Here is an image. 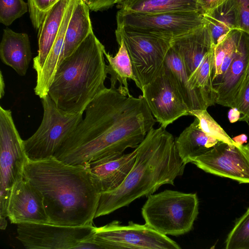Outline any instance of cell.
Wrapping results in <instances>:
<instances>
[{
  "label": "cell",
  "instance_id": "1",
  "mask_svg": "<svg viewBox=\"0 0 249 249\" xmlns=\"http://www.w3.org/2000/svg\"><path fill=\"white\" fill-rule=\"evenodd\" d=\"M85 116L53 157L64 162L85 164L136 148L156 120L142 95H125L106 88L87 106Z\"/></svg>",
  "mask_w": 249,
  "mask_h": 249
},
{
  "label": "cell",
  "instance_id": "2",
  "mask_svg": "<svg viewBox=\"0 0 249 249\" xmlns=\"http://www.w3.org/2000/svg\"><path fill=\"white\" fill-rule=\"evenodd\" d=\"M23 176L41 193L50 224L93 225L101 193L86 165L70 164L54 157L27 159Z\"/></svg>",
  "mask_w": 249,
  "mask_h": 249
},
{
  "label": "cell",
  "instance_id": "3",
  "mask_svg": "<svg viewBox=\"0 0 249 249\" xmlns=\"http://www.w3.org/2000/svg\"><path fill=\"white\" fill-rule=\"evenodd\" d=\"M135 161L117 188L101 193L95 218L148 196L164 184L174 185L186 164L178 155L175 139L165 128H152L136 148Z\"/></svg>",
  "mask_w": 249,
  "mask_h": 249
},
{
  "label": "cell",
  "instance_id": "4",
  "mask_svg": "<svg viewBox=\"0 0 249 249\" xmlns=\"http://www.w3.org/2000/svg\"><path fill=\"white\" fill-rule=\"evenodd\" d=\"M105 50L92 31L63 59L48 94L59 108L70 113H84L89 104L106 88Z\"/></svg>",
  "mask_w": 249,
  "mask_h": 249
},
{
  "label": "cell",
  "instance_id": "5",
  "mask_svg": "<svg viewBox=\"0 0 249 249\" xmlns=\"http://www.w3.org/2000/svg\"><path fill=\"white\" fill-rule=\"evenodd\" d=\"M171 46L182 59L192 88L204 108L216 104L213 82L214 44L209 29L203 25L173 39Z\"/></svg>",
  "mask_w": 249,
  "mask_h": 249
},
{
  "label": "cell",
  "instance_id": "6",
  "mask_svg": "<svg viewBox=\"0 0 249 249\" xmlns=\"http://www.w3.org/2000/svg\"><path fill=\"white\" fill-rule=\"evenodd\" d=\"M198 206L196 194L165 190L148 196L142 214L145 224L157 231L179 236L192 230Z\"/></svg>",
  "mask_w": 249,
  "mask_h": 249
},
{
  "label": "cell",
  "instance_id": "7",
  "mask_svg": "<svg viewBox=\"0 0 249 249\" xmlns=\"http://www.w3.org/2000/svg\"><path fill=\"white\" fill-rule=\"evenodd\" d=\"M41 99V123L36 132L23 141L26 154L31 160L53 157L83 117V113H70L59 108L48 94Z\"/></svg>",
  "mask_w": 249,
  "mask_h": 249
},
{
  "label": "cell",
  "instance_id": "8",
  "mask_svg": "<svg viewBox=\"0 0 249 249\" xmlns=\"http://www.w3.org/2000/svg\"><path fill=\"white\" fill-rule=\"evenodd\" d=\"M23 141L14 122L12 112L0 107V228L5 230L9 197L13 186L23 176L27 160Z\"/></svg>",
  "mask_w": 249,
  "mask_h": 249
},
{
  "label": "cell",
  "instance_id": "9",
  "mask_svg": "<svg viewBox=\"0 0 249 249\" xmlns=\"http://www.w3.org/2000/svg\"><path fill=\"white\" fill-rule=\"evenodd\" d=\"M116 41L124 43L132 64L135 83L142 90L160 72L172 40L117 26Z\"/></svg>",
  "mask_w": 249,
  "mask_h": 249
},
{
  "label": "cell",
  "instance_id": "10",
  "mask_svg": "<svg viewBox=\"0 0 249 249\" xmlns=\"http://www.w3.org/2000/svg\"><path fill=\"white\" fill-rule=\"evenodd\" d=\"M117 25L130 31L152 35L172 40L205 24L198 11L142 13L119 10Z\"/></svg>",
  "mask_w": 249,
  "mask_h": 249
},
{
  "label": "cell",
  "instance_id": "11",
  "mask_svg": "<svg viewBox=\"0 0 249 249\" xmlns=\"http://www.w3.org/2000/svg\"><path fill=\"white\" fill-rule=\"evenodd\" d=\"M92 242L95 249H180L179 245L146 224L129 221L123 225L114 220L96 227Z\"/></svg>",
  "mask_w": 249,
  "mask_h": 249
},
{
  "label": "cell",
  "instance_id": "12",
  "mask_svg": "<svg viewBox=\"0 0 249 249\" xmlns=\"http://www.w3.org/2000/svg\"><path fill=\"white\" fill-rule=\"evenodd\" d=\"M93 225L66 226L42 223L17 224V238L28 249H77L92 238Z\"/></svg>",
  "mask_w": 249,
  "mask_h": 249
},
{
  "label": "cell",
  "instance_id": "13",
  "mask_svg": "<svg viewBox=\"0 0 249 249\" xmlns=\"http://www.w3.org/2000/svg\"><path fill=\"white\" fill-rule=\"evenodd\" d=\"M192 163L205 172L249 183V150L246 145L219 142Z\"/></svg>",
  "mask_w": 249,
  "mask_h": 249
},
{
  "label": "cell",
  "instance_id": "14",
  "mask_svg": "<svg viewBox=\"0 0 249 249\" xmlns=\"http://www.w3.org/2000/svg\"><path fill=\"white\" fill-rule=\"evenodd\" d=\"M152 114L165 128L179 118L190 115L189 109L163 67L141 90Z\"/></svg>",
  "mask_w": 249,
  "mask_h": 249
},
{
  "label": "cell",
  "instance_id": "15",
  "mask_svg": "<svg viewBox=\"0 0 249 249\" xmlns=\"http://www.w3.org/2000/svg\"><path fill=\"white\" fill-rule=\"evenodd\" d=\"M10 222L50 224L40 191L23 176L11 191L7 211Z\"/></svg>",
  "mask_w": 249,
  "mask_h": 249
},
{
  "label": "cell",
  "instance_id": "16",
  "mask_svg": "<svg viewBox=\"0 0 249 249\" xmlns=\"http://www.w3.org/2000/svg\"><path fill=\"white\" fill-rule=\"evenodd\" d=\"M249 36L243 33L234 57L228 68L213 85L216 90V104L235 108L238 92L248 75Z\"/></svg>",
  "mask_w": 249,
  "mask_h": 249
},
{
  "label": "cell",
  "instance_id": "17",
  "mask_svg": "<svg viewBox=\"0 0 249 249\" xmlns=\"http://www.w3.org/2000/svg\"><path fill=\"white\" fill-rule=\"evenodd\" d=\"M137 149L127 154L99 159L85 164L100 193L118 187L125 179L135 161Z\"/></svg>",
  "mask_w": 249,
  "mask_h": 249
},
{
  "label": "cell",
  "instance_id": "18",
  "mask_svg": "<svg viewBox=\"0 0 249 249\" xmlns=\"http://www.w3.org/2000/svg\"><path fill=\"white\" fill-rule=\"evenodd\" d=\"M77 0H71L54 43L40 71L36 73L35 94L40 99L48 94L49 87L59 65L64 59L65 38L67 29Z\"/></svg>",
  "mask_w": 249,
  "mask_h": 249
},
{
  "label": "cell",
  "instance_id": "19",
  "mask_svg": "<svg viewBox=\"0 0 249 249\" xmlns=\"http://www.w3.org/2000/svg\"><path fill=\"white\" fill-rule=\"evenodd\" d=\"M0 57L5 65L19 75L26 74L32 59V51L27 34L3 29L0 44Z\"/></svg>",
  "mask_w": 249,
  "mask_h": 249
},
{
  "label": "cell",
  "instance_id": "20",
  "mask_svg": "<svg viewBox=\"0 0 249 249\" xmlns=\"http://www.w3.org/2000/svg\"><path fill=\"white\" fill-rule=\"evenodd\" d=\"M71 0H58L46 14L38 30V53L33 67L38 73L41 69L59 31Z\"/></svg>",
  "mask_w": 249,
  "mask_h": 249
},
{
  "label": "cell",
  "instance_id": "21",
  "mask_svg": "<svg viewBox=\"0 0 249 249\" xmlns=\"http://www.w3.org/2000/svg\"><path fill=\"white\" fill-rule=\"evenodd\" d=\"M218 142L199 128L196 117L193 122L175 139L178 155L186 165L192 163L195 159L207 152Z\"/></svg>",
  "mask_w": 249,
  "mask_h": 249
},
{
  "label": "cell",
  "instance_id": "22",
  "mask_svg": "<svg viewBox=\"0 0 249 249\" xmlns=\"http://www.w3.org/2000/svg\"><path fill=\"white\" fill-rule=\"evenodd\" d=\"M163 66L189 111L206 109L190 85L181 58L171 46L167 53Z\"/></svg>",
  "mask_w": 249,
  "mask_h": 249
},
{
  "label": "cell",
  "instance_id": "23",
  "mask_svg": "<svg viewBox=\"0 0 249 249\" xmlns=\"http://www.w3.org/2000/svg\"><path fill=\"white\" fill-rule=\"evenodd\" d=\"M89 9L83 0H77L67 29L64 58L71 54L93 31Z\"/></svg>",
  "mask_w": 249,
  "mask_h": 249
},
{
  "label": "cell",
  "instance_id": "24",
  "mask_svg": "<svg viewBox=\"0 0 249 249\" xmlns=\"http://www.w3.org/2000/svg\"><path fill=\"white\" fill-rule=\"evenodd\" d=\"M116 4L119 10L142 13L197 11L196 0H117Z\"/></svg>",
  "mask_w": 249,
  "mask_h": 249
},
{
  "label": "cell",
  "instance_id": "25",
  "mask_svg": "<svg viewBox=\"0 0 249 249\" xmlns=\"http://www.w3.org/2000/svg\"><path fill=\"white\" fill-rule=\"evenodd\" d=\"M119 48L115 56H112L106 50L104 55L108 64L107 65V74L110 75L111 87L115 88L117 82L120 84L118 88L123 94L128 95L129 91L127 80L135 81L132 64L125 46L122 41L118 42Z\"/></svg>",
  "mask_w": 249,
  "mask_h": 249
},
{
  "label": "cell",
  "instance_id": "26",
  "mask_svg": "<svg viewBox=\"0 0 249 249\" xmlns=\"http://www.w3.org/2000/svg\"><path fill=\"white\" fill-rule=\"evenodd\" d=\"M216 45L231 31L238 29L234 0H227L211 12L203 15Z\"/></svg>",
  "mask_w": 249,
  "mask_h": 249
},
{
  "label": "cell",
  "instance_id": "27",
  "mask_svg": "<svg viewBox=\"0 0 249 249\" xmlns=\"http://www.w3.org/2000/svg\"><path fill=\"white\" fill-rule=\"evenodd\" d=\"M189 114L197 119L199 128L208 136L220 142L239 145L210 115L207 109L191 110L189 111Z\"/></svg>",
  "mask_w": 249,
  "mask_h": 249
},
{
  "label": "cell",
  "instance_id": "28",
  "mask_svg": "<svg viewBox=\"0 0 249 249\" xmlns=\"http://www.w3.org/2000/svg\"><path fill=\"white\" fill-rule=\"evenodd\" d=\"M226 249H249V207L236 222L225 242Z\"/></svg>",
  "mask_w": 249,
  "mask_h": 249
},
{
  "label": "cell",
  "instance_id": "29",
  "mask_svg": "<svg viewBox=\"0 0 249 249\" xmlns=\"http://www.w3.org/2000/svg\"><path fill=\"white\" fill-rule=\"evenodd\" d=\"M28 10V4L24 0H0V22L8 26Z\"/></svg>",
  "mask_w": 249,
  "mask_h": 249
},
{
  "label": "cell",
  "instance_id": "30",
  "mask_svg": "<svg viewBox=\"0 0 249 249\" xmlns=\"http://www.w3.org/2000/svg\"><path fill=\"white\" fill-rule=\"evenodd\" d=\"M58 0H28L30 18L33 27L38 30L46 14Z\"/></svg>",
  "mask_w": 249,
  "mask_h": 249
},
{
  "label": "cell",
  "instance_id": "31",
  "mask_svg": "<svg viewBox=\"0 0 249 249\" xmlns=\"http://www.w3.org/2000/svg\"><path fill=\"white\" fill-rule=\"evenodd\" d=\"M235 108L240 111L241 116L238 121L249 122V75L240 89L235 100Z\"/></svg>",
  "mask_w": 249,
  "mask_h": 249
},
{
  "label": "cell",
  "instance_id": "32",
  "mask_svg": "<svg viewBox=\"0 0 249 249\" xmlns=\"http://www.w3.org/2000/svg\"><path fill=\"white\" fill-rule=\"evenodd\" d=\"M237 29L249 36V0H234Z\"/></svg>",
  "mask_w": 249,
  "mask_h": 249
},
{
  "label": "cell",
  "instance_id": "33",
  "mask_svg": "<svg viewBox=\"0 0 249 249\" xmlns=\"http://www.w3.org/2000/svg\"><path fill=\"white\" fill-rule=\"evenodd\" d=\"M227 0H196L197 11L202 16L207 14L225 2Z\"/></svg>",
  "mask_w": 249,
  "mask_h": 249
},
{
  "label": "cell",
  "instance_id": "34",
  "mask_svg": "<svg viewBox=\"0 0 249 249\" xmlns=\"http://www.w3.org/2000/svg\"><path fill=\"white\" fill-rule=\"evenodd\" d=\"M90 11L97 12L109 9L116 4L117 0H83Z\"/></svg>",
  "mask_w": 249,
  "mask_h": 249
},
{
  "label": "cell",
  "instance_id": "35",
  "mask_svg": "<svg viewBox=\"0 0 249 249\" xmlns=\"http://www.w3.org/2000/svg\"><path fill=\"white\" fill-rule=\"evenodd\" d=\"M241 113L236 108H231L228 112V119L230 123H233L239 121Z\"/></svg>",
  "mask_w": 249,
  "mask_h": 249
},
{
  "label": "cell",
  "instance_id": "36",
  "mask_svg": "<svg viewBox=\"0 0 249 249\" xmlns=\"http://www.w3.org/2000/svg\"><path fill=\"white\" fill-rule=\"evenodd\" d=\"M247 136L244 134H240L232 138V140L239 145H243L247 142Z\"/></svg>",
  "mask_w": 249,
  "mask_h": 249
},
{
  "label": "cell",
  "instance_id": "37",
  "mask_svg": "<svg viewBox=\"0 0 249 249\" xmlns=\"http://www.w3.org/2000/svg\"><path fill=\"white\" fill-rule=\"evenodd\" d=\"M0 98L2 97V96L4 94V82L3 80V77L2 75L1 71H0Z\"/></svg>",
  "mask_w": 249,
  "mask_h": 249
},
{
  "label": "cell",
  "instance_id": "38",
  "mask_svg": "<svg viewBox=\"0 0 249 249\" xmlns=\"http://www.w3.org/2000/svg\"><path fill=\"white\" fill-rule=\"evenodd\" d=\"M246 146L248 148V149L249 150V142L246 145Z\"/></svg>",
  "mask_w": 249,
  "mask_h": 249
},
{
  "label": "cell",
  "instance_id": "39",
  "mask_svg": "<svg viewBox=\"0 0 249 249\" xmlns=\"http://www.w3.org/2000/svg\"><path fill=\"white\" fill-rule=\"evenodd\" d=\"M248 75H249V70H248Z\"/></svg>",
  "mask_w": 249,
  "mask_h": 249
}]
</instances>
